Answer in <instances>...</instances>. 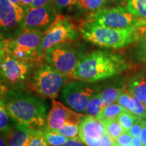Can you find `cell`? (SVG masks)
<instances>
[{
    "mask_svg": "<svg viewBox=\"0 0 146 146\" xmlns=\"http://www.w3.org/2000/svg\"><path fill=\"white\" fill-rule=\"evenodd\" d=\"M131 68L120 55L108 51H95L79 60L73 78L91 83L112 77Z\"/></svg>",
    "mask_w": 146,
    "mask_h": 146,
    "instance_id": "obj_1",
    "label": "cell"
},
{
    "mask_svg": "<svg viewBox=\"0 0 146 146\" xmlns=\"http://www.w3.org/2000/svg\"><path fill=\"white\" fill-rule=\"evenodd\" d=\"M2 98L9 115L16 124L32 129H41L45 126L47 106L43 100L14 89L7 91Z\"/></svg>",
    "mask_w": 146,
    "mask_h": 146,
    "instance_id": "obj_2",
    "label": "cell"
},
{
    "mask_svg": "<svg viewBox=\"0 0 146 146\" xmlns=\"http://www.w3.org/2000/svg\"><path fill=\"white\" fill-rule=\"evenodd\" d=\"M80 31L86 41L103 47L119 49L138 41L135 27L116 29L85 22Z\"/></svg>",
    "mask_w": 146,
    "mask_h": 146,
    "instance_id": "obj_3",
    "label": "cell"
},
{
    "mask_svg": "<svg viewBox=\"0 0 146 146\" xmlns=\"http://www.w3.org/2000/svg\"><path fill=\"white\" fill-rule=\"evenodd\" d=\"M44 32L28 31L18 33L1 43V51L8 53L18 60L30 62L39 58V50Z\"/></svg>",
    "mask_w": 146,
    "mask_h": 146,
    "instance_id": "obj_4",
    "label": "cell"
},
{
    "mask_svg": "<svg viewBox=\"0 0 146 146\" xmlns=\"http://www.w3.org/2000/svg\"><path fill=\"white\" fill-rule=\"evenodd\" d=\"M139 19L127 8L116 6L91 13L85 22L109 28L126 29L134 27Z\"/></svg>",
    "mask_w": 146,
    "mask_h": 146,
    "instance_id": "obj_5",
    "label": "cell"
},
{
    "mask_svg": "<svg viewBox=\"0 0 146 146\" xmlns=\"http://www.w3.org/2000/svg\"><path fill=\"white\" fill-rule=\"evenodd\" d=\"M47 63L65 77L74 76V72L81 60L78 52L68 42L54 45L45 55Z\"/></svg>",
    "mask_w": 146,
    "mask_h": 146,
    "instance_id": "obj_6",
    "label": "cell"
},
{
    "mask_svg": "<svg viewBox=\"0 0 146 146\" xmlns=\"http://www.w3.org/2000/svg\"><path fill=\"white\" fill-rule=\"evenodd\" d=\"M64 81L65 76L47 63L35 72L33 85L41 97L55 99L59 95Z\"/></svg>",
    "mask_w": 146,
    "mask_h": 146,
    "instance_id": "obj_7",
    "label": "cell"
},
{
    "mask_svg": "<svg viewBox=\"0 0 146 146\" xmlns=\"http://www.w3.org/2000/svg\"><path fill=\"white\" fill-rule=\"evenodd\" d=\"M79 36L74 27L67 19L58 16L54 23L44 33L39 50V58L54 45L74 41Z\"/></svg>",
    "mask_w": 146,
    "mask_h": 146,
    "instance_id": "obj_8",
    "label": "cell"
},
{
    "mask_svg": "<svg viewBox=\"0 0 146 146\" xmlns=\"http://www.w3.org/2000/svg\"><path fill=\"white\" fill-rule=\"evenodd\" d=\"M95 89L89 83L73 81L68 83L62 91V98L71 109L77 112L85 113L87 105Z\"/></svg>",
    "mask_w": 146,
    "mask_h": 146,
    "instance_id": "obj_9",
    "label": "cell"
},
{
    "mask_svg": "<svg viewBox=\"0 0 146 146\" xmlns=\"http://www.w3.org/2000/svg\"><path fill=\"white\" fill-rule=\"evenodd\" d=\"M54 3L35 8H29L22 25L21 32L39 31L45 32L57 18Z\"/></svg>",
    "mask_w": 146,
    "mask_h": 146,
    "instance_id": "obj_10",
    "label": "cell"
},
{
    "mask_svg": "<svg viewBox=\"0 0 146 146\" xmlns=\"http://www.w3.org/2000/svg\"><path fill=\"white\" fill-rule=\"evenodd\" d=\"M30 62L18 60L8 53L1 51V80L10 85L25 81L30 72Z\"/></svg>",
    "mask_w": 146,
    "mask_h": 146,
    "instance_id": "obj_11",
    "label": "cell"
},
{
    "mask_svg": "<svg viewBox=\"0 0 146 146\" xmlns=\"http://www.w3.org/2000/svg\"><path fill=\"white\" fill-rule=\"evenodd\" d=\"M84 116L85 115L78 114L60 102L53 100L52 108L47 114L45 127L52 131H56L65 125H79Z\"/></svg>",
    "mask_w": 146,
    "mask_h": 146,
    "instance_id": "obj_12",
    "label": "cell"
},
{
    "mask_svg": "<svg viewBox=\"0 0 146 146\" xmlns=\"http://www.w3.org/2000/svg\"><path fill=\"white\" fill-rule=\"evenodd\" d=\"M29 9L18 6L10 0H0V23L1 31H21L24 18Z\"/></svg>",
    "mask_w": 146,
    "mask_h": 146,
    "instance_id": "obj_13",
    "label": "cell"
},
{
    "mask_svg": "<svg viewBox=\"0 0 146 146\" xmlns=\"http://www.w3.org/2000/svg\"><path fill=\"white\" fill-rule=\"evenodd\" d=\"M106 132L103 123L92 116H85L82 118L79 125L80 140L86 137L99 138Z\"/></svg>",
    "mask_w": 146,
    "mask_h": 146,
    "instance_id": "obj_14",
    "label": "cell"
},
{
    "mask_svg": "<svg viewBox=\"0 0 146 146\" xmlns=\"http://www.w3.org/2000/svg\"><path fill=\"white\" fill-rule=\"evenodd\" d=\"M33 129L25 126L16 125L3 133L6 146H27Z\"/></svg>",
    "mask_w": 146,
    "mask_h": 146,
    "instance_id": "obj_15",
    "label": "cell"
},
{
    "mask_svg": "<svg viewBox=\"0 0 146 146\" xmlns=\"http://www.w3.org/2000/svg\"><path fill=\"white\" fill-rule=\"evenodd\" d=\"M116 102L128 112L139 118H146V110L143 103L129 90L124 91Z\"/></svg>",
    "mask_w": 146,
    "mask_h": 146,
    "instance_id": "obj_16",
    "label": "cell"
},
{
    "mask_svg": "<svg viewBox=\"0 0 146 146\" xmlns=\"http://www.w3.org/2000/svg\"><path fill=\"white\" fill-rule=\"evenodd\" d=\"M128 90L141 101H146V75L135 76L129 82Z\"/></svg>",
    "mask_w": 146,
    "mask_h": 146,
    "instance_id": "obj_17",
    "label": "cell"
},
{
    "mask_svg": "<svg viewBox=\"0 0 146 146\" xmlns=\"http://www.w3.org/2000/svg\"><path fill=\"white\" fill-rule=\"evenodd\" d=\"M125 91L123 87L110 86L100 93L102 101V109L117 102L120 95Z\"/></svg>",
    "mask_w": 146,
    "mask_h": 146,
    "instance_id": "obj_18",
    "label": "cell"
},
{
    "mask_svg": "<svg viewBox=\"0 0 146 146\" xmlns=\"http://www.w3.org/2000/svg\"><path fill=\"white\" fill-rule=\"evenodd\" d=\"M125 110L118 103L112 104L102 109L96 118L102 122L108 120L117 119L118 116Z\"/></svg>",
    "mask_w": 146,
    "mask_h": 146,
    "instance_id": "obj_19",
    "label": "cell"
},
{
    "mask_svg": "<svg viewBox=\"0 0 146 146\" xmlns=\"http://www.w3.org/2000/svg\"><path fill=\"white\" fill-rule=\"evenodd\" d=\"M109 0H78L77 5L83 11L94 12L106 8Z\"/></svg>",
    "mask_w": 146,
    "mask_h": 146,
    "instance_id": "obj_20",
    "label": "cell"
},
{
    "mask_svg": "<svg viewBox=\"0 0 146 146\" xmlns=\"http://www.w3.org/2000/svg\"><path fill=\"white\" fill-rule=\"evenodd\" d=\"M127 9L140 19L146 20V0H127Z\"/></svg>",
    "mask_w": 146,
    "mask_h": 146,
    "instance_id": "obj_21",
    "label": "cell"
},
{
    "mask_svg": "<svg viewBox=\"0 0 146 146\" xmlns=\"http://www.w3.org/2000/svg\"><path fill=\"white\" fill-rule=\"evenodd\" d=\"M43 132L49 146H62L70 139L66 137L47 129V127L43 129Z\"/></svg>",
    "mask_w": 146,
    "mask_h": 146,
    "instance_id": "obj_22",
    "label": "cell"
},
{
    "mask_svg": "<svg viewBox=\"0 0 146 146\" xmlns=\"http://www.w3.org/2000/svg\"><path fill=\"white\" fill-rule=\"evenodd\" d=\"M104 125L106 131L112 137L116 140L118 137L124 133V129L117 119L108 120L102 121Z\"/></svg>",
    "mask_w": 146,
    "mask_h": 146,
    "instance_id": "obj_23",
    "label": "cell"
},
{
    "mask_svg": "<svg viewBox=\"0 0 146 146\" xmlns=\"http://www.w3.org/2000/svg\"><path fill=\"white\" fill-rule=\"evenodd\" d=\"M102 110V101L100 97V93L95 94L91 97L87 105L85 114L89 116L96 117Z\"/></svg>",
    "mask_w": 146,
    "mask_h": 146,
    "instance_id": "obj_24",
    "label": "cell"
},
{
    "mask_svg": "<svg viewBox=\"0 0 146 146\" xmlns=\"http://www.w3.org/2000/svg\"><path fill=\"white\" fill-rule=\"evenodd\" d=\"M139 118L132 113L125 110L118 116V120L123 128L124 132H129Z\"/></svg>",
    "mask_w": 146,
    "mask_h": 146,
    "instance_id": "obj_25",
    "label": "cell"
},
{
    "mask_svg": "<svg viewBox=\"0 0 146 146\" xmlns=\"http://www.w3.org/2000/svg\"><path fill=\"white\" fill-rule=\"evenodd\" d=\"M9 116L4 100L1 98L0 103V130L3 133L8 132L11 128L9 125Z\"/></svg>",
    "mask_w": 146,
    "mask_h": 146,
    "instance_id": "obj_26",
    "label": "cell"
},
{
    "mask_svg": "<svg viewBox=\"0 0 146 146\" xmlns=\"http://www.w3.org/2000/svg\"><path fill=\"white\" fill-rule=\"evenodd\" d=\"M55 132L59 133L66 137L68 139L78 138V134H79V125H65L60 129H57Z\"/></svg>",
    "mask_w": 146,
    "mask_h": 146,
    "instance_id": "obj_27",
    "label": "cell"
},
{
    "mask_svg": "<svg viewBox=\"0 0 146 146\" xmlns=\"http://www.w3.org/2000/svg\"><path fill=\"white\" fill-rule=\"evenodd\" d=\"M27 146H49L45 140L43 129H33Z\"/></svg>",
    "mask_w": 146,
    "mask_h": 146,
    "instance_id": "obj_28",
    "label": "cell"
},
{
    "mask_svg": "<svg viewBox=\"0 0 146 146\" xmlns=\"http://www.w3.org/2000/svg\"><path fill=\"white\" fill-rule=\"evenodd\" d=\"M135 28L138 36V41L146 39V20L139 19Z\"/></svg>",
    "mask_w": 146,
    "mask_h": 146,
    "instance_id": "obj_29",
    "label": "cell"
},
{
    "mask_svg": "<svg viewBox=\"0 0 146 146\" xmlns=\"http://www.w3.org/2000/svg\"><path fill=\"white\" fill-rule=\"evenodd\" d=\"M78 0H54V5L56 10L60 11L63 9L70 8L77 4Z\"/></svg>",
    "mask_w": 146,
    "mask_h": 146,
    "instance_id": "obj_30",
    "label": "cell"
},
{
    "mask_svg": "<svg viewBox=\"0 0 146 146\" xmlns=\"http://www.w3.org/2000/svg\"><path fill=\"white\" fill-rule=\"evenodd\" d=\"M136 55L139 61L146 62V39L139 41V45L137 47Z\"/></svg>",
    "mask_w": 146,
    "mask_h": 146,
    "instance_id": "obj_31",
    "label": "cell"
},
{
    "mask_svg": "<svg viewBox=\"0 0 146 146\" xmlns=\"http://www.w3.org/2000/svg\"><path fill=\"white\" fill-rule=\"evenodd\" d=\"M133 136L129 132H124L121 135L115 140V143L119 145H125L131 144Z\"/></svg>",
    "mask_w": 146,
    "mask_h": 146,
    "instance_id": "obj_32",
    "label": "cell"
},
{
    "mask_svg": "<svg viewBox=\"0 0 146 146\" xmlns=\"http://www.w3.org/2000/svg\"><path fill=\"white\" fill-rule=\"evenodd\" d=\"M143 118H139L134 125H133V127L131 128L130 130H129V133L133 137L139 136L140 134H141L142 127H143Z\"/></svg>",
    "mask_w": 146,
    "mask_h": 146,
    "instance_id": "obj_33",
    "label": "cell"
},
{
    "mask_svg": "<svg viewBox=\"0 0 146 146\" xmlns=\"http://www.w3.org/2000/svg\"><path fill=\"white\" fill-rule=\"evenodd\" d=\"M82 142H83L87 146H102V139L99 138H93V137H86L81 139Z\"/></svg>",
    "mask_w": 146,
    "mask_h": 146,
    "instance_id": "obj_34",
    "label": "cell"
},
{
    "mask_svg": "<svg viewBox=\"0 0 146 146\" xmlns=\"http://www.w3.org/2000/svg\"><path fill=\"white\" fill-rule=\"evenodd\" d=\"M102 146H114L115 140L106 131L102 135Z\"/></svg>",
    "mask_w": 146,
    "mask_h": 146,
    "instance_id": "obj_35",
    "label": "cell"
},
{
    "mask_svg": "<svg viewBox=\"0 0 146 146\" xmlns=\"http://www.w3.org/2000/svg\"><path fill=\"white\" fill-rule=\"evenodd\" d=\"M54 3V0H35L30 5V8H35L45 6Z\"/></svg>",
    "mask_w": 146,
    "mask_h": 146,
    "instance_id": "obj_36",
    "label": "cell"
},
{
    "mask_svg": "<svg viewBox=\"0 0 146 146\" xmlns=\"http://www.w3.org/2000/svg\"><path fill=\"white\" fill-rule=\"evenodd\" d=\"M62 146H87L83 142L80 140L79 138L70 139L65 144Z\"/></svg>",
    "mask_w": 146,
    "mask_h": 146,
    "instance_id": "obj_37",
    "label": "cell"
},
{
    "mask_svg": "<svg viewBox=\"0 0 146 146\" xmlns=\"http://www.w3.org/2000/svg\"><path fill=\"white\" fill-rule=\"evenodd\" d=\"M139 136L141 139L143 145L146 146V120L145 118H143V127H142L141 133Z\"/></svg>",
    "mask_w": 146,
    "mask_h": 146,
    "instance_id": "obj_38",
    "label": "cell"
},
{
    "mask_svg": "<svg viewBox=\"0 0 146 146\" xmlns=\"http://www.w3.org/2000/svg\"><path fill=\"white\" fill-rule=\"evenodd\" d=\"M131 145L133 146H143V143H142L141 139L140 137V136L133 137Z\"/></svg>",
    "mask_w": 146,
    "mask_h": 146,
    "instance_id": "obj_39",
    "label": "cell"
},
{
    "mask_svg": "<svg viewBox=\"0 0 146 146\" xmlns=\"http://www.w3.org/2000/svg\"><path fill=\"white\" fill-rule=\"evenodd\" d=\"M23 6L26 8H30V5L32 4L35 0H20Z\"/></svg>",
    "mask_w": 146,
    "mask_h": 146,
    "instance_id": "obj_40",
    "label": "cell"
},
{
    "mask_svg": "<svg viewBox=\"0 0 146 146\" xmlns=\"http://www.w3.org/2000/svg\"><path fill=\"white\" fill-rule=\"evenodd\" d=\"M11 2H12L14 4L18 5V6H21V7H23V8H25V7L23 6V5L22 4V3L21 2V1L20 0H10ZM27 9H29V8H27Z\"/></svg>",
    "mask_w": 146,
    "mask_h": 146,
    "instance_id": "obj_41",
    "label": "cell"
},
{
    "mask_svg": "<svg viewBox=\"0 0 146 146\" xmlns=\"http://www.w3.org/2000/svg\"><path fill=\"white\" fill-rule=\"evenodd\" d=\"M0 146H6V143H5V139L3 136L1 135V138H0Z\"/></svg>",
    "mask_w": 146,
    "mask_h": 146,
    "instance_id": "obj_42",
    "label": "cell"
},
{
    "mask_svg": "<svg viewBox=\"0 0 146 146\" xmlns=\"http://www.w3.org/2000/svg\"><path fill=\"white\" fill-rule=\"evenodd\" d=\"M113 1H116V2H124V1H127V0H113Z\"/></svg>",
    "mask_w": 146,
    "mask_h": 146,
    "instance_id": "obj_43",
    "label": "cell"
},
{
    "mask_svg": "<svg viewBox=\"0 0 146 146\" xmlns=\"http://www.w3.org/2000/svg\"><path fill=\"white\" fill-rule=\"evenodd\" d=\"M114 146H133L131 144H129V145H116V143H115V145Z\"/></svg>",
    "mask_w": 146,
    "mask_h": 146,
    "instance_id": "obj_44",
    "label": "cell"
},
{
    "mask_svg": "<svg viewBox=\"0 0 146 146\" xmlns=\"http://www.w3.org/2000/svg\"><path fill=\"white\" fill-rule=\"evenodd\" d=\"M143 104H144V106H145V110H146V101L145 102H143Z\"/></svg>",
    "mask_w": 146,
    "mask_h": 146,
    "instance_id": "obj_45",
    "label": "cell"
},
{
    "mask_svg": "<svg viewBox=\"0 0 146 146\" xmlns=\"http://www.w3.org/2000/svg\"></svg>",
    "mask_w": 146,
    "mask_h": 146,
    "instance_id": "obj_46",
    "label": "cell"
}]
</instances>
